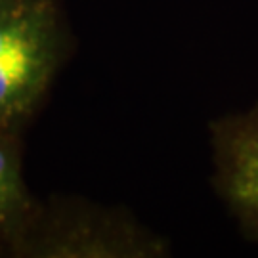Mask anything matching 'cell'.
<instances>
[{
    "label": "cell",
    "mask_w": 258,
    "mask_h": 258,
    "mask_svg": "<svg viewBox=\"0 0 258 258\" xmlns=\"http://www.w3.org/2000/svg\"><path fill=\"white\" fill-rule=\"evenodd\" d=\"M59 19L52 0H0V130L16 132L54 77Z\"/></svg>",
    "instance_id": "1"
},
{
    "label": "cell",
    "mask_w": 258,
    "mask_h": 258,
    "mask_svg": "<svg viewBox=\"0 0 258 258\" xmlns=\"http://www.w3.org/2000/svg\"><path fill=\"white\" fill-rule=\"evenodd\" d=\"M222 178L231 203L258 224V111L224 128Z\"/></svg>",
    "instance_id": "2"
},
{
    "label": "cell",
    "mask_w": 258,
    "mask_h": 258,
    "mask_svg": "<svg viewBox=\"0 0 258 258\" xmlns=\"http://www.w3.org/2000/svg\"><path fill=\"white\" fill-rule=\"evenodd\" d=\"M12 136L0 130V230L10 228L25 209V185Z\"/></svg>",
    "instance_id": "3"
}]
</instances>
